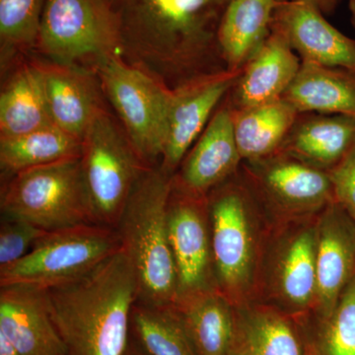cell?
Instances as JSON below:
<instances>
[{"label": "cell", "mask_w": 355, "mask_h": 355, "mask_svg": "<svg viewBox=\"0 0 355 355\" xmlns=\"http://www.w3.org/2000/svg\"><path fill=\"white\" fill-rule=\"evenodd\" d=\"M173 177L159 164L149 166L135 184L114 228L137 273V302L144 304L172 306L177 300L176 266L167 222Z\"/></svg>", "instance_id": "3"}, {"label": "cell", "mask_w": 355, "mask_h": 355, "mask_svg": "<svg viewBox=\"0 0 355 355\" xmlns=\"http://www.w3.org/2000/svg\"><path fill=\"white\" fill-rule=\"evenodd\" d=\"M80 159L95 222L114 229L135 184L150 165L106 108L84 135Z\"/></svg>", "instance_id": "7"}, {"label": "cell", "mask_w": 355, "mask_h": 355, "mask_svg": "<svg viewBox=\"0 0 355 355\" xmlns=\"http://www.w3.org/2000/svg\"><path fill=\"white\" fill-rule=\"evenodd\" d=\"M315 355H355V275L330 316L321 320Z\"/></svg>", "instance_id": "30"}, {"label": "cell", "mask_w": 355, "mask_h": 355, "mask_svg": "<svg viewBox=\"0 0 355 355\" xmlns=\"http://www.w3.org/2000/svg\"><path fill=\"white\" fill-rule=\"evenodd\" d=\"M119 55L170 90L227 70L218 29L231 0H106Z\"/></svg>", "instance_id": "1"}, {"label": "cell", "mask_w": 355, "mask_h": 355, "mask_svg": "<svg viewBox=\"0 0 355 355\" xmlns=\"http://www.w3.org/2000/svg\"><path fill=\"white\" fill-rule=\"evenodd\" d=\"M0 355H21L19 350L3 333H0Z\"/></svg>", "instance_id": "33"}, {"label": "cell", "mask_w": 355, "mask_h": 355, "mask_svg": "<svg viewBox=\"0 0 355 355\" xmlns=\"http://www.w3.org/2000/svg\"><path fill=\"white\" fill-rule=\"evenodd\" d=\"M94 70L103 94L135 150L147 164H160L173 91L113 53Z\"/></svg>", "instance_id": "6"}, {"label": "cell", "mask_w": 355, "mask_h": 355, "mask_svg": "<svg viewBox=\"0 0 355 355\" xmlns=\"http://www.w3.org/2000/svg\"><path fill=\"white\" fill-rule=\"evenodd\" d=\"M120 249L116 229L100 224L46 231L24 258L0 270V287L48 291L83 277Z\"/></svg>", "instance_id": "8"}, {"label": "cell", "mask_w": 355, "mask_h": 355, "mask_svg": "<svg viewBox=\"0 0 355 355\" xmlns=\"http://www.w3.org/2000/svg\"><path fill=\"white\" fill-rule=\"evenodd\" d=\"M241 167L261 207L287 220L316 216L335 202L328 172L286 154L244 161Z\"/></svg>", "instance_id": "10"}, {"label": "cell", "mask_w": 355, "mask_h": 355, "mask_svg": "<svg viewBox=\"0 0 355 355\" xmlns=\"http://www.w3.org/2000/svg\"><path fill=\"white\" fill-rule=\"evenodd\" d=\"M347 4H349L350 21H352V24L355 29V0H347Z\"/></svg>", "instance_id": "36"}, {"label": "cell", "mask_w": 355, "mask_h": 355, "mask_svg": "<svg viewBox=\"0 0 355 355\" xmlns=\"http://www.w3.org/2000/svg\"><path fill=\"white\" fill-rule=\"evenodd\" d=\"M235 324L229 355H308L291 316L279 308L234 306Z\"/></svg>", "instance_id": "21"}, {"label": "cell", "mask_w": 355, "mask_h": 355, "mask_svg": "<svg viewBox=\"0 0 355 355\" xmlns=\"http://www.w3.org/2000/svg\"><path fill=\"white\" fill-rule=\"evenodd\" d=\"M35 50L53 64H91L92 70L103 58L119 53L116 20L106 0H46Z\"/></svg>", "instance_id": "9"}, {"label": "cell", "mask_w": 355, "mask_h": 355, "mask_svg": "<svg viewBox=\"0 0 355 355\" xmlns=\"http://www.w3.org/2000/svg\"><path fill=\"white\" fill-rule=\"evenodd\" d=\"M39 65L51 121L83 141L96 114L105 108L95 71L53 62Z\"/></svg>", "instance_id": "18"}, {"label": "cell", "mask_w": 355, "mask_h": 355, "mask_svg": "<svg viewBox=\"0 0 355 355\" xmlns=\"http://www.w3.org/2000/svg\"><path fill=\"white\" fill-rule=\"evenodd\" d=\"M125 355H147L144 350L139 349L135 343L128 345V349Z\"/></svg>", "instance_id": "35"}, {"label": "cell", "mask_w": 355, "mask_h": 355, "mask_svg": "<svg viewBox=\"0 0 355 355\" xmlns=\"http://www.w3.org/2000/svg\"><path fill=\"white\" fill-rule=\"evenodd\" d=\"M130 334L147 355H197L174 305L135 303Z\"/></svg>", "instance_id": "28"}, {"label": "cell", "mask_w": 355, "mask_h": 355, "mask_svg": "<svg viewBox=\"0 0 355 355\" xmlns=\"http://www.w3.org/2000/svg\"><path fill=\"white\" fill-rule=\"evenodd\" d=\"M317 217L287 228L272 257L270 295L289 316L304 314L316 303Z\"/></svg>", "instance_id": "14"}, {"label": "cell", "mask_w": 355, "mask_h": 355, "mask_svg": "<svg viewBox=\"0 0 355 355\" xmlns=\"http://www.w3.org/2000/svg\"><path fill=\"white\" fill-rule=\"evenodd\" d=\"M324 14L331 13L338 6V0H312Z\"/></svg>", "instance_id": "34"}, {"label": "cell", "mask_w": 355, "mask_h": 355, "mask_svg": "<svg viewBox=\"0 0 355 355\" xmlns=\"http://www.w3.org/2000/svg\"><path fill=\"white\" fill-rule=\"evenodd\" d=\"M329 175L334 200L355 221V144Z\"/></svg>", "instance_id": "32"}, {"label": "cell", "mask_w": 355, "mask_h": 355, "mask_svg": "<svg viewBox=\"0 0 355 355\" xmlns=\"http://www.w3.org/2000/svg\"><path fill=\"white\" fill-rule=\"evenodd\" d=\"M316 263L314 309L324 320L355 275V221L336 202L318 214Z\"/></svg>", "instance_id": "16"}, {"label": "cell", "mask_w": 355, "mask_h": 355, "mask_svg": "<svg viewBox=\"0 0 355 355\" xmlns=\"http://www.w3.org/2000/svg\"><path fill=\"white\" fill-rule=\"evenodd\" d=\"M46 291L53 323L70 354H125L139 289L121 247L83 277Z\"/></svg>", "instance_id": "2"}, {"label": "cell", "mask_w": 355, "mask_h": 355, "mask_svg": "<svg viewBox=\"0 0 355 355\" xmlns=\"http://www.w3.org/2000/svg\"><path fill=\"white\" fill-rule=\"evenodd\" d=\"M272 31L286 40L301 62L355 71V39L331 25L312 0H279Z\"/></svg>", "instance_id": "13"}, {"label": "cell", "mask_w": 355, "mask_h": 355, "mask_svg": "<svg viewBox=\"0 0 355 355\" xmlns=\"http://www.w3.org/2000/svg\"><path fill=\"white\" fill-rule=\"evenodd\" d=\"M216 288L234 306L248 303L261 263L260 202L239 173L207 196Z\"/></svg>", "instance_id": "4"}, {"label": "cell", "mask_w": 355, "mask_h": 355, "mask_svg": "<svg viewBox=\"0 0 355 355\" xmlns=\"http://www.w3.org/2000/svg\"><path fill=\"white\" fill-rule=\"evenodd\" d=\"M232 114L236 142L244 162L277 153L299 114L282 98L253 108L232 110Z\"/></svg>", "instance_id": "26"}, {"label": "cell", "mask_w": 355, "mask_h": 355, "mask_svg": "<svg viewBox=\"0 0 355 355\" xmlns=\"http://www.w3.org/2000/svg\"><path fill=\"white\" fill-rule=\"evenodd\" d=\"M300 65V58L286 40L270 31L228 93L231 108H253L282 99Z\"/></svg>", "instance_id": "19"}, {"label": "cell", "mask_w": 355, "mask_h": 355, "mask_svg": "<svg viewBox=\"0 0 355 355\" xmlns=\"http://www.w3.org/2000/svg\"><path fill=\"white\" fill-rule=\"evenodd\" d=\"M69 355H71V354H69Z\"/></svg>", "instance_id": "37"}, {"label": "cell", "mask_w": 355, "mask_h": 355, "mask_svg": "<svg viewBox=\"0 0 355 355\" xmlns=\"http://www.w3.org/2000/svg\"><path fill=\"white\" fill-rule=\"evenodd\" d=\"M279 0H231L218 29L222 58L229 70H241L272 31Z\"/></svg>", "instance_id": "24"}, {"label": "cell", "mask_w": 355, "mask_h": 355, "mask_svg": "<svg viewBox=\"0 0 355 355\" xmlns=\"http://www.w3.org/2000/svg\"><path fill=\"white\" fill-rule=\"evenodd\" d=\"M241 70H224L173 91L160 167L174 176L212 116L230 92Z\"/></svg>", "instance_id": "12"}, {"label": "cell", "mask_w": 355, "mask_h": 355, "mask_svg": "<svg viewBox=\"0 0 355 355\" xmlns=\"http://www.w3.org/2000/svg\"><path fill=\"white\" fill-rule=\"evenodd\" d=\"M354 144V116L299 114L277 153L329 173Z\"/></svg>", "instance_id": "20"}, {"label": "cell", "mask_w": 355, "mask_h": 355, "mask_svg": "<svg viewBox=\"0 0 355 355\" xmlns=\"http://www.w3.org/2000/svg\"><path fill=\"white\" fill-rule=\"evenodd\" d=\"M46 0H0L2 50H31L38 40Z\"/></svg>", "instance_id": "29"}, {"label": "cell", "mask_w": 355, "mask_h": 355, "mask_svg": "<svg viewBox=\"0 0 355 355\" xmlns=\"http://www.w3.org/2000/svg\"><path fill=\"white\" fill-rule=\"evenodd\" d=\"M51 125L40 65H21L0 95V137H17Z\"/></svg>", "instance_id": "25"}, {"label": "cell", "mask_w": 355, "mask_h": 355, "mask_svg": "<svg viewBox=\"0 0 355 355\" xmlns=\"http://www.w3.org/2000/svg\"><path fill=\"white\" fill-rule=\"evenodd\" d=\"M44 232L31 222L1 214L0 270L24 258Z\"/></svg>", "instance_id": "31"}, {"label": "cell", "mask_w": 355, "mask_h": 355, "mask_svg": "<svg viewBox=\"0 0 355 355\" xmlns=\"http://www.w3.org/2000/svg\"><path fill=\"white\" fill-rule=\"evenodd\" d=\"M197 355H229L234 334L235 308L218 289L175 303Z\"/></svg>", "instance_id": "23"}, {"label": "cell", "mask_w": 355, "mask_h": 355, "mask_svg": "<svg viewBox=\"0 0 355 355\" xmlns=\"http://www.w3.org/2000/svg\"><path fill=\"white\" fill-rule=\"evenodd\" d=\"M0 333L21 355H69L53 323L46 289L0 287Z\"/></svg>", "instance_id": "17"}, {"label": "cell", "mask_w": 355, "mask_h": 355, "mask_svg": "<svg viewBox=\"0 0 355 355\" xmlns=\"http://www.w3.org/2000/svg\"><path fill=\"white\" fill-rule=\"evenodd\" d=\"M282 99L298 114H343L355 118V71L301 62Z\"/></svg>", "instance_id": "22"}, {"label": "cell", "mask_w": 355, "mask_h": 355, "mask_svg": "<svg viewBox=\"0 0 355 355\" xmlns=\"http://www.w3.org/2000/svg\"><path fill=\"white\" fill-rule=\"evenodd\" d=\"M1 214L46 231L97 224L80 156L31 168L9 178L1 191Z\"/></svg>", "instance_id": "5"}, {"label": "cell", "mask_w": 355, "mask_h": 355, "mask_svg": "<svg viewBox=\"0 0 355 355\" xmlns=\"http://www.w3.org/2000/svg\"><path fill=\"white\" fill-rule=\"evenodd\" d=\"M81 155V141L48 125L17 137H0V168L10 178L17 173Z\"/></svg>", "instance_id": "27"}, {"label": "cell", "mask_w": 355, "mask_h": 355, "mask_svg": "<svg viewBox=\"0 0 355 355\" xmlns=\"http://www.w3.org/2000/svg\"><path fill=\"white\" fill-rule=\"evenodd\" d=\"M242 163L235 139L232 109L226 96L173 179L184 190L209 196L237 174Z\"/></svg>", "instance_id": "15"}, {"label": "cell", "mask_w": 355, "mask_h": 355, "mask_svg": "<svg viewBox=\"0 0 355 355\" xmlns=\"http://www.w3.org/2000/svg\"><path fill=\"white\" fill-rule=\"evenodd\" d=\"M168 233L177 272V301L217 289L207 196L184 190L173 179Z\"/></svg>", "instance_id": "11"}]
</instances>
